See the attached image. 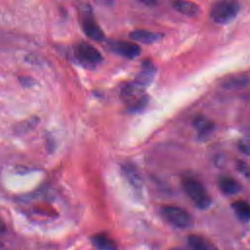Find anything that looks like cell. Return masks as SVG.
I'll return each instance as SVG.
<instances>
[{
    "mask_svg": "<svg viewBox=\"0 0 250 250\" xmlns=\"http://www.w3.org/2000/svg\"><path fill=\"white\" fill-rule=\"evenodd\" d=\"M182 186L184 191L192 200L196 207L206 209L210 206L211 197L199 180L193 177H185L182 180Z\"/></svg>",
    "mask_w": 250,
    "mask_h": 250,
    "instance_id": "6da1fadb",
    "label": "cell"
},
{
    "mask_svg": "<svg viewBox=\"0 0 250 250\" xmlns=\"http://www.w3.org/2000/svg\"><path fill=\"white\" fill-rule=\"evenodd\" d=\"M240 9L237 0H216L210 10V18L216 23H227L232 21Z\"/></svg>",
    "mask_w": 250,
    "mask_h": 250,
    "instance_id": "7a4b0ae2",
    "label": "cell"
},
{
    "mask_svg": "<svg viewBox=\"0 0 250 250\" xmlns=\"http://www.w3.org/2000/svg\"><path fill=\"white\" fill-rule=\"evenodd\" d=\"M161 213L170 224L177 228L188 229L190 228L193 224V219L190 214L180 207L163 206Z\"/></svg>",
    "mask_w": 250,
    "mask_h": 250,
    "instance_id": "3957f363",
    "label": "cell"
},
{
    "mask_svg": "<svg viewBox=\"0 0 250 250\" xmlns=\"http://www.w3.org/2000/svg\"><path fill=\"white\" fill-rule=\"evenodd\" d=\"M75 55L83 64L95 65L103 61L102 54L94 46L85 42H81L76 45Z\"/></svg>",
    "mask_w": 250,
    "mask_h": 250,
    "instance_id": "277c9868",
    "label": "cell"
},
{
    "mask_svg": "<svg viewBox=\"0 0 250 250\" xmlns=\"http://www.w3.org/2000/svg\"><path fill=\"white\" fill-rule=\"evenodd\" d=\"M108 46L112 52H114L122 57L128 58V59L136 58L141 53L140 46L138 44L132 43V42L113 40L108 43Z\"/></svg>",
    "mask_w": 250,
    "mask_h": 250,
    "instance_id": "5b68a950",
    "label": "cell"
},
{
    "mask_svg": "<svg viewBox=\"0 0 250 250\" xmlns=\"http://www.w3.org/2000/svg\"><path fill=\"white\" fill-rule=\"evenodd\" d=\"M82 28L85 34L95 41H102L104 38L103 30L91 17L84 18L82 22Z\"/></svg>",
    "mask_w": 250,
    "mask_h": 250,
    "instance_id": "8992f818",
    "label": "cell"
},
{
    "mask_svg": "<svg viewBox=\"0 0 250 250\" xmlns=\"http://www.w3.org/2000/svg\"><path fill=\"white\" fill-rule=\"evenodd\" d=\"M193 125L197 131V135L199 139H206L208 138L211 133L214 131L215 125L212 121H210L209 119H207L204 116H197L194 121H193Z\"/></svg>",
    "mask_w": 250,
    "mask_h": 250,
    "instance_id": "52a82bcc",
    "label": "cell"
},
{
    "mask_svg": "<svg viewBox=\"0 0 250 250\" xmlns=\"http://www.w3.org/2000/svg\"><path fill=\"white\" fill-rule=\"evenodd\" d=\"M218 186L220 189L228 195H232L240 191V184L232 177L229 176H221L218 180Z\"/></svg>",
    "mask_w": 250,
    "mask_h": 250,
    "instance_id": "ba28073f",
    "label": "cell"
},
{
    "mask_svg": "<svg viewBox=\"0 0 250 250\" xmlns=\"http://www.w3.org/2000/svg\"><path fill=\"white\" fill-rule=\"evenodd\" d=\"M92 243L98 250H117L116 243L106 233H96L92 236Z\"/></svg>",
    "mask_w": 250,
    "mask_h": 250,
    "instance_id": "9c48e42d",
    "label": "cell"
},
{
    "mask_svg": "<svg viewBox=\"0 0 250 250\" xmlns=\"http://www.w3.org/2000/svg\"><path fill=\"white\" fill-rule=\"evenodd\" d=\"M188 243L191 250H218L211 241L201 235H189L188 237Z\"/></svg>",
    "mask_w": 250,
    "mask_h": 250,
    "instance_id": "30bf717a",
    "label": "cell"
},
{
    "mask_svg": "<svg viewBox=\"0 0 250 250\" xmlns=\"http://www.w3.org/2000/svg\"><path fill=\"white\" fill-rule=\"evenodd\" d=\"M130 37L136 42L150 44L157 41L160 38V34L146 29H136L130 33Z\"/></svg>",
    "mask_w": 250,
    "mask_h": 250,
    "instance_id": "8fae6325",
    "label": "cell"
},
{
    "mask_svg": "<svg viewBox=\"0 0 250 250\" xmlns=\"http://www.w3.org/2000/svg\"><path fill=\"white\" fill-rule=\"evenodd\" d=\"M122 170L129 183L134 188H141L143 182L138 169L132 163H125L122 165Z\"/></svg>",
    "mask_w": 250,
    "mask_h": 250,
    "instance_id": "7c38bea8",
    "label": "cell"
},
{
    "mask_svg": "<svg viewBox=\"0 0 250 250\" xmlns=\"http://www.w3.org/2000/svg\"><path fill=\"white\" fill-rule=\"evenodd\" d=\"M172 6L179 13L187 16H195L199 11V7L188 0H174L172 2Z\"/></svg>",
    "mask_w": 250,
    "mask_h": 250,
    "instance_id": "4fadbf2b",
    "label": "cell"
},
{
    "mask_svg": "<svg viewBox=\"0 0 250 250\" xmlns=\"http://www.w3.org/2000/svg\"><path fill=\"white\" fill-rule=\"evenodd\" d=\"M237 218L243 222L250 221V203L245 200H237L231 205Z\"/></svg>",
    "mask_w": 250,
    "mask_h": 250,
    "instance_id": "5bb4252c",
    "label": "cell"
},
{
    "mask_svg": "<svg viewBox=\"0 0 250 250\" xmlns=\"http://www.w3.org/2000/svg\"><path fill=\"white\" fill-rule=\"evenodd\" d=\"M153 74H154V66L149 61H146L143 64V68L137 82H139L141 85L146 87V85H147L149 81L152 79Z\"/></svg>",
    "mask_w": 250,
    "mask_h": 250,
    "instance_id": "9a60e30c",
    "label": "cell"
},
{
    "mask_svg": "<svg viewBox=\"0 0 250 250\" xmlns=\"http://www.w3.org/2000/svg\"><path fill=\"white\" fill-rule=\"evenodd\" d=\"M248 83V78L245 76H235L231 77L224 83V86L229 89L234 88H241Z\"/></svg>",
    "mask_w": 250,
    "mask_h": 250,
    "instance_id": "2e32d148",
    "label": "cell"
},
{
    "mask_svg": "<svg viewBox=\"0 0 250 250\" xmlns=\"http://www.w3.org/2000/svg\"><path fill=\"white\" fill-rule=\"evenodd\" d=\"M236 167L241 174H243L245 177L250 178V165L248 163L242 160H238L236 162Z\"/></svg>",
    "mask_w": 250,
    "mask_h": 250,
    "instance_id": "e0dca14e",
    "label": "cell"
},
{
    "mask_svg": "<svg viewBox=\"0 0 250 250\" xmlns=\"http://www.w3.org/2000/svg\"><path fill=\"white\" fill-rule=\"evenodd\" d=\"M238 148L242 153L250 155V140H240L238 142Z\"/></svg>",
    "mask_w": 250,
    "mask_h": 250,
    "instance_id": "ac0fdd59",
    "label": "cell"
},
{
    "mask_svg": "<svg viewBox=\"0 0 250 250\" xmlns=\"http://www.w3.org/2000/svg\"><path fill=\"white\" fill-rule=\"evenodd\" d=\"M20 81L21 83L25 86V87H30L31 86V78L27 77V76H23V77H21L20 78Z\"/></svg>",
    "mask_w": 250,
    "mask_h": 250,
    "instance_id": "d6986e66",
    "label": "cell"
},
{
    "mask_svg": "<svg viewBox=\"0 0 250 250\" xmlns=\"http://www.w3.org/2000/svg\"><path fill=\"white\" fill-rule=\"evenodd\" d=\"M7 230V228H6V224L5 222L0 218V234H3L5 233Z\"/></svg>",
    "mask_w": 250,
    "mask_h": 250,
    "instance_id": "ffe728a7",
    "label": "cell"
},
{
    "mask_svg": "<svg viewBox=\"0 0 250 250\" xmlns=\"http://www.w3.org/2000/svg\"><path fill=\"white\" fill-rule=\"evenodd\" d=\"M138 1H140L141 3H143L145 5H148V6L154 5L156 3V0H138Z\"/></svg>",
    "mask_w": 250,
    "mask_h": 250,
    "instance_id": "44dd1931",
    "label": "cell"
},
{
    "mask_svg": "<svg viewBox=\"0 0 250 250\" xmlns=\"http://www.w3.org/2000/svg\"><path fill=\"white\" fill-rule=\"evenodd\" d=\"M170 250H187V249L182 248V247H175V248H172V249H170Z\"/></svg>",
    "mask_w": 250,
    "mask_h": 250,
    "instance_id": "7402d4cb",
    "label": "cell"
}]
</instances>
